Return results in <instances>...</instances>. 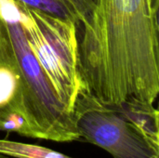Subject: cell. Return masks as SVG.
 Segmentation results:
<instances>
[{"instance_id":"1","label":"cell","mask_w":159,"mask_h":158,"mask_svg":"<svg viewBox=\"0 0 159 158\" xmlns=\"http://www.w3.org/2000/svg\"><path fill=\"white\" fill-rule=\"evenodd\" d=\"M159 0H96L78 25L84 90L102 104L154 105L159 93Z\"/></svg>"},{"instance_id":"2","label":"cell","mask_w":159,"mask_h":158,"mask_svg":"<svg viewBox=\"0 0 159 158\" xmlns=\"http://www.w3.org/2000/svg\"><path fill=\"white\" fill-rule=\"evenodd\" d=\"M16 5L19 21L33 55L55 96L74 116L75 102L84 90L77 23L28 8L18 2Z\"/></svg>"},{"instance_id":"3","label":"cell","mask_w":159,"mask_h":158,"mask_svg":"<svg viewBox=\"0 0 159 158\" xmlns=\"http://www.w3.org/2000/svg\"><path fill=\"white\" fill-rule=\"evenodd\" d=\"M20 76L23 83L24 116L32 138L58 142L79 141L74 116L59 102L33 55L18 19L14 0H0Z\"/></svg>"},{"instance_id":"4","label":"cell","mask_w":159,"mask_h":158,"mask_svg":"<svg viewBox=\"0 0 159 158\" xmlns=\"http://www.w3.org/2000/svg\"><path fill=\"white\" fill-rule=\"evenodd\" d=\"M74 120L80 140L99 146L114 158H159V146L117 108L102 104L85 90L75 102Z\"/></svg>"},{"instance_id":"5","label":"cell","mask_w":159,"mask_h":158,"mask_svg":"<svg viewBox=\"0 0 159 158\" xmlns=\"http://www.w3.org/2000/svg\"><path fill=\"white\" fill-rule=\"evenodd\" d=\"M0 120L9 132L32 138L24 116L23 83L20 76L7 23L0 14Z\"/></svg>"},{"instance_id":"6","label":"cell","mask_w":159,"mask_h":158,"mask_svg":"<svg viewBox=\"0 0 159 158\" xmlns=\"http://www.w3.org/2000/svg\"><path fill=\"white\" fill-rule=\"evenodd\" d=\"M0 154L12 158H73L47 147L5 139L0 140Z\"/></svg>"},{"instance_id":"7","label":"cell","mask_w":159,"mask_h":158,"mask_svg":"<svg viewBox=\"0 0 159 158\" xmlns=\"http://www.w3.org/2000/svg\"><path fill=\"white\" fill-rule=\"evenodd\" d=\"M19 4L32 9H35L46 14L73 20L70 12L66 9V7L59 1V0H14Z\"/></svg>"},{"instance_id":"8","label":"cell","mask_w":159,"mask_h":158,"mask_svg":"<svg viewBox=\"0 0 159 158\" xmlns=\"http://www.w3.org/2000/svg\"><path fill=\"white\" fill-rule=\"evenodd\" d=\"M70 12L77 26L84 22L92 10L96 0H59Z\"/></svg>"},{"instance_id":"9","label":"cell","mask_w":159,"mask_h":158,"mask_svg":"<svg viewBox=\"0 0 159 158\" xmlns=\"http://www.w3.org/2000/svg\"><path fill=\"white\" fill-rule=\"evenodd\" d=\"M0 131H7L9 132V128L7 126V123H5L4 121L0 120Z\"/></svg>"},{"instance_id":"10","label":"cell","mask_w":159,"mask_h":158,"mask_svg":"<svg viewBox=\"0 0 159 158\" xmlns=\"http://www.w3.org/2000/svg\"><path fill=\"white\" fill-rule=\"evenodd\" d=\"M0 158H12V157H10V156H5V155H2V154H0Z\"/></svg>"}]
</instances>
